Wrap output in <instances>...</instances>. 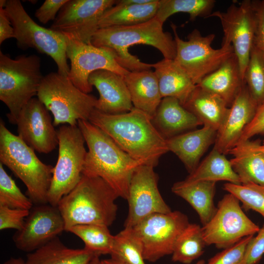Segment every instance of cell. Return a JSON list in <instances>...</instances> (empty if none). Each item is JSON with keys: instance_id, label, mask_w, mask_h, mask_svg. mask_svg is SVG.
Instances as JSON below:
<instances>
[{"instance_id": "obj_1", "label": "cell", "mask_w": 264, "mask_h": 264, "mask_svg": "<svg viewBox=\"0 0 264 264\" xmlns=\"http://www.w3.org/2000/svg\"><path fill=\"white\" fill-rule=\"evenodd\" d=\"M88 121L143 165L155 167L159 158L169 152L167 139L155 127L152 118L134 107L127 112L116 114L95 109Z\"/></svg>"}, {"instance_id": "obj_2", "label": "cell", "mask_w": 264, "mask_h": 264, "mask_svg": "<svg viewBox=\"0 0 264 264\" xmlns=\"http://www.w3.org/2000/svg\"><path fill=\"white\" fill-rule=\"evenodd\" d=\"M78 126L88 147L82 174L101 177L119 197L127 199L132 175L137 167L143 164L89 121L78 120Z\"/></svg>"}, {"instance_id": "obj_3", "label": "cell", "mask_w": 264, "mask_h": 264, "mask_svg": "<svg viewBox=\"0 0 264 264\" xmlns=\"http://www.w3.org/2000/svg\"><path fill=\"white\" fill-rule=\"evenodd\" d=\"M163 25L155 17L138 24L101 28L93 36L91 44L110 49L118 64L130 71L150 70L152 64L141 62L128 49L135 44L149 45L158 49L164 59L174 60L176 42L169 32L164 31Z\"/></svg>"}, {"instance_id": "obj_4", "label": "cell", "mask_w": 264, "mask_h": 264, "mask_svg": "<svg viewBox=\"0 0 264 264\" xmlns=\"http://www.w3.org/2000/svg\"><path fill=\"white\" fill-rule=\"evenodd\" d=\"M118 198L101 177L82 174L76 186L62 198L57 206L65 222V231L79 224L109 227L116 219Z\"/></svg>"}, {"instance_id": "obj_5", "label": "cell", "mask_w": 264, "mask_h": 264, "mask_svg": "<svg viewBox=\"0 0 264 264\" xmlns=\"http://www.w3.org/2000/svg\"><path fill=\"white\" fill-rule=\"evenodd\" d=\"M0 161L20 178L27 188L34 205L48 203L47 194L54 167L42 162L34 150L0 121Z\"/></svg>"}, {"instance_id": "obj_6", "label": "cell", "mask_w": 264, "mask_h": 264, "mask_svg": "<svg viewBox=\"0 0 264 264\" xmlns=\"http://www.w3.org/2000/svg\"><path fill=\"white\" fill-rule=\"evenodd\" d=\"M41 62L36 55L13 59L0 51V100L8 108L7 117L13 124L22 108L37 95L44 78Z\"/></svg>"}, {"instance_id": "obj_7", "label": "cell", "mask_w": 264, "mask_h": 264, "mask_svg": "<svg viewBox=\"0 0 264 264\" xmlns=\"http://www.w3.org/2000/svg\"><path fill=\"white\" fill-rule=\"evenodd\" d=\"M37 96L51 112L54 126L77 125L78 120L88 121L97 100L94 96L80 90L67 77L58 72L44 76Z\"/></svg>"}, {"instance_id": "obj_8", "label": "cell", "mask_w": 264, "mask_h": 264, "mask_svg": "<svg viewBox=\"0 0 264 264\" xmlns=\"http://www.w3.org/2000/svg\"><path fill=\"white\" fill-rule=\"evenodd\" d=\"M4 8L14 28L17 46L23 50L32 48L50 56L57 66V72L67 77L70 67L67 63V38L38 24L19 0H6Z\"/></svg>"}, {"instance_id": "obj_9", "label": "cell", "mask_w": 264, "mask_h": 264, "mask_svg": "<svg viewBox=\"0 0 264 264\" xmlns=\"http://www.w3.org/2000/svg\"><path fill=\"white\" fill-rule=\"evenodd\" d=\"M57 132L58 157L47 194L48 203L55 206L79 182L87 152L78 125H63Z\"/></svg>"}, {"instance_id": "obj_10", "label": "cell", "mask_w": 264, "mask_h": 264, "mask_svg": "<svg viewBox=\"0 0 264 264\" xmlns=\"http://www.w3.org/2000/svg\"><path fill=\"white\" fill-rule=\"evenodd\" d=\"M171 27L176 44L174 60L196 85L234 53L232 44H222L219 49L212 48L214 34L202 36L198 29H195L188 35L187 40L184 41L179 37L176 25L172 23Z\"/></svg>"}, {"instance_id": "obj_11", "label": "cell", "mask_w": 264, "mask_h": 264, "mask_svg": "<svg viewBox=\"0 0 264 264\" xmlns=\"http://www.w3.org/2000/svg\"><path fill=\"white\" fill-rule=\"evenodd\" d=\"M239 200L233 194H225L219 201L211 220L202 226L207 245L220 249L230 247L242 239L254 236L260 229L244 213Z\"/></svg>"}, {"instance_id": "obj_12", "label": "cell", "mask_w": 264, "mask_h": 264, "mask_svg": "<svg viewBox=\"0 0 264 264\" xmlns=\"http://www.w3.org/2000/svg\"><path fill=\"white\" fill-rule=\"evenodd\" d=\"M189 223L187 215L172 211L151 214L132 227L141 242L145 261L155 262L172 254L177 238Z\"/></svg>"}, {"instance_id": "obj_13", "label": "cell", "mask_w": 264, "mask_h": 264, "mask_svg": "<svg viewBox=\"0 0 264 264\" xmlns=\"http://www.w3.org/2000/svg\"><path fill=\"white\" fill-rule=\"evenodd\" d=\"M115 0H68L59 12L50 28L67 38L91 44L99 29L103 14Z\"/></svg>"}, {"instance_id": "obj_14", "label": "cell", "mask_w": 264, "mask_h": 264, "mask_svg": "<svg viewBox=\"0 0 264 264\" xmlns=\"http://www.w3.org/2000/svg\"><path fill=\"white\" fill-rule=\"evenodd\" d=\"M66 56L70 62L67 77L85 93L92 90L88 78L95 71L108 70L123 77L130 72L118 64L110 49L87 44L74 39L67 38Z\"/></svg>"}, {"instance_id": "obj_15", "label": "cell", "mask_w": 264, "mask_h": 264, "mask_svg": "<svg viewBox=\"0 0 264 264\" xmlns=\"http://www.w3.org/2000/svg\"><path fill=\"white\" fill-rule=\"evenodd\" d=\"M217 17L220 21L224 37L222 44H232L242 78L253 44L255 16L252 1L244 0L238 6L232 4L226 12L216 11L208 18Z\"/></svg>"}, {"instance_id": "obj_16", "label": "cell", "mask_w": 264, "mask_h": 264, "mask_svg": "<svg viewBox=\"0 0 264 264\" xmlns=\"http://www.w3.org/2000/svg\"><path fill=\"white\" fill-rule=\"evenodd\" d=\"M154 167L141 165L134 171L127 200L129 211L124 227L132 228L148 216L172 211L158 188V176Z\"/></svg>"}, {"instance_id": "obj_17", "label": "cell", "mask_w": 264, "mask_h": 264, "mask_svg": "<svg viewBox=\"0 0 264 264\" xmlns=\"http://www.w3.org/2000/svg\"><path fill=\"white\" fill-rule=\"evenodd\" d=\"M64 231L65 222L58 206L48 203L36 205L30 210L22 228L14 233L12 239L18 249L30 253Z\"/></svg>"}, {"instance_id": "obj_18", "label": "cell", "mask_w": 264, "mask_h": 264, "mask_svg": "<svg viewBox=\"0 0 264 264\" xmlns=\"http://www.w3.org/2000/svg\"><path fill=\"white\" fill-rule=\"evenodd\" d=\"M15 124L18 136L40 153H49L58 145L57 131L48 110L38 98H33L22 108Z\"/></svg>"}, {"instance_id": "obj_19", "label": "cell", "mask_w": 264, "mask_h": 264, "mask_svg": "<svg viewBox=\"0 0 264 264\" xmlns=\"http://www.w3.org/2000/svg\"><path fill=\"white\" fill-rule=\"evenodd\" d=\"M258 107L244 82L229 107L224 123L217 131L213 148L225 155L228 154L239 142L244 129L253 119Z\"/></svg>"}, {"instance_id": "obj_20", "label": "cell", "mask_w": 264, "mask_h": 264, "mask_svg": "<svg viewBox=\"0 0 264 264\" xmlns=\"http://www.w3.org/2000/svg\"><path fill=\"white\" fill-rule=\"evenodd\" d=\"M88 82L99 92L95 108L98 111L116 114L127 112L133 108L124 77L110 70L101 69L90 74Z\"/></svg>"}, {"instance_id": "obj_21", "label": "cell", "mask_w": 264, "mask_h": 264, "mask_svg": "<svg viewBox=\"0 0 264 264\" xmlns=\"http://www.w3.org/2000/svg\"><path fill=\"white\" fill-rule=\"evenodd\" d=\"M217 131L207 126L190 131L167 139L169 151L174 153L189 174L199 164L209 147L215 143Z\"/></svg>"}, {"instance_id": "obj_22", "label": "cell", "mask_w": 264, "mask_h": 264, "mask_svg": "<svg viewBox=\"0 0 264 264\" xmlns=\"http://www.w3.org/2000/svg\"><path fill=\"white\" fill-rule=\"evenodd\" d=\"M158 132L168 139L180 134L202 123L176 98H163L152 119Z\"/></svg>"}, {"instance_id": "obj_23", "label": "cell", "mask_w": 264, "mask_h": 264, "mask_svg": "<svg viewBox=\"0 0 264 264\" xmlns=\"http://www.w3.org/2000/svg\"><path fill=\"white\" fill-rule=\"evenodd\" d=\"M261 140L248 139L238 142L229 152L232 167L241 184L264 185V157L260 151Z\"/></svg>"}, {"instance_id": "obj_24", "label": "cell", "mask_w": 264, "mask_h": 264, "mask_svg": "<svg viewBox=\"0 0 264 264\" xmlns=\"http://www.w3.org/2000/svg\"><path fill=\"white\" fill-rule=\"evenodd\" d=\"M244 83L238 58L233 53L197 86L218 95L230 107Z\"/></svg>"}, {"instance_id": "obj_25", "label": "cell", "mask_w": 264, "mask_h": 264, "mask_svg": "<svg viewBox=\"0 0 264 264\" xmlns=\"http://www.w3.org/2000/svg\"><path fill=\"white\" fill-rule=\"evenodd\" d=\"M124 79L133 107L153 119L162 99L154 72L151 69L130 71Z\"/></svg>"}, {"instance_id": "obj_26", "label": "cell", "mask_w": 264, "mask_h": 264, "mask_svg": "<svg viewBox=\"0 0 264 264\" xmlns=\"http://www.w3.org/2000/svg\"><path fill=\"white\" fill-rule=\"evenodd\" d=\"M157 78L162 98H176L183 105L196 86L174 60L163 59L152 64Z\"/></svg>"}, {"instance_id": "obj_27", "label": "cell", "mask_w": 264, "mask_h": 264, "mask_svg": "<svg viewBox=\"0 0 264 264\" xmlns=\"http://www.w3.org/2000/svg\"><path fill=\"white\" fill-rule=\"evenodd\" d=\"M182 106L203 126L217 131L222 126L229 110L221 98L197 85Z\"/></svg>"}, {"instance_id": "obj_28", "label": "cell", "mask_w": 264, "mask_h": 264, "mask_svg": "<svg viewBox=\"0 0 264 264\" xmlns=\"http://www.w3.org/2000/svg\"><path fill=\"white\" fill-rule=\"evenodd\" d=\"M216 185L215 181L188 182L183 180L175 183L171 190L189 203L204 226L213 218L217 209L214 202Z\"/></svg>"}, {"instance_id": "obj_29", "label": "cell", "mask_w": 264, "mask_h": 264, "mask_svg": "<svg viewBox=\"0 0 264 264\" xmlns=\"http://www.w3.org/2000/svg\"><path fill=\"white\" fill-rule=\"evenodd\" d=\"M95 255L85 249L68 248L54 238L26 256L27 264H89Z\"/></svg>"}, {"instance_id": "obj_30", "label": "cell", "mask_w": 264, "mask_h": 264, "mask_svg": "<svg viewBox=\"0 0 264 264\" xmlns=\"http://www.w3.org/2000/svg\"><path fill=\"white\" fill-rule=\"evenodd\" d=\"M159 0L142 4L124 3L116 0L114 5L103 14L99 28L130 26L146 22L156 16Z\"/></svg>"}, {"instance_id": "obj_31", "label": "cell", "mask_w": 264, "mask_h": 264, "mask_svg": "<svg viewBox=\"0 0 264 264\" xmlns=\"http://www.w3.org/2000/svg\"><path fill=\"white\" fill-rule=\"evenodd\" d=\"M184 180L188 182L226 181L228 183L241 184L230 160L225 154L214 148Z\"/></svg>"}, {"instance_id": "obj_32", "label": "cell", "mask_w": 264, "mask_h": 264, "mask_svg": "<svg viewBox=\"0 0 264 264\" xmlns=\"http://www.w3.org/2000/svg\"><path fill=\"white\" fill-rule=\"evenodd\" d=\"M206 245L202 227L190 223L176 241L172 260L174 262L190 264L203 254Z\"/></svg>"}, {"instance_id": "obj_33", "label": "cell", "mask_w": 264, "mask_h": 264, "mask_svg": "<svg viewBox=\"0 0 264 264\" xmlns=\"http://www.w3.org/2000/svg\"><path fill=\"white\" fill-rule=\"evenodd\" d=\"M66 231L78 236L85 243V248L95 255L110 254L114 236L109 227L99 224H79L68 228Z\"/></svg>"}, {"instance_id": "obj_34", "label": "cell", "mask_w": 264, "mask_h": 264, "mask_svg": "<svg viewBox=\"0 0 264 264\" xmlns=\"http://www.w3.org/2000/svg\"><path fill=\"white\" fill-rule=\"evenodd\" d=\"M215 3L214 0H159L155 17L163 24L170 16L178 12L189 14L191 21L197 17L207 18Z\"/></svg>"}, {"instance_id": "obj_35", "label": "cell", "mask_w": 264, "mask_h": 264, "mask_svg": "<svg viewBox=\"0 0 264 264\" xmlns=\"http://www.w3.org/2000/svg\"><path fill=\"white\" fill-rule=\"evenodd\" d=\"M111 258L127 264H146L141 242L132 228H125L114 236Z\"/></svg>"}, {"instance_id": "obj_36", "label": "cell", "mask_w": 264, "mask_h": 264, "mask_svg": "<svg viewBox=\"0 0 264 264\" xmlns=\"http://www.w3.org/2000/svg\"><path fill=\"white\" fill-rule=\"evenodd\" d=\"M244 81L258 105L264 103V52L253 44Z\"/></svg>"}, {"instance_id": "obj_37", "label": "cell", "mask_w": 264, "mask_h": 264, "mask_svg": "<svg viewBox=\"0 0 264 264\" xmlns=\"http://www.w3.org/2000/svg\"><path fill=\"white\" fill-rule=\"evenodd\" d=\"M223 189L235 196L242 203L244 209L257 212L264 218V185L227 182L223 185Z\"/></svg>"}, {"instance_id": "obj_38", "label": "cell", "mask_w": 264, "mask_h": 264, "mask_svg": "<svg viewBox=\"0 0 264 264\" xmlns=\"http://www.w3.org/2000/svg\"><path fill=\"white\" fill-rule=\"evenodd\" d=\"M34 204L24 195L0 163V206L30 210Z\"/></svg>"}, {"instance_id": "obj_39", "label": "cell", "mask_w": 264, "mask_h": 264, "mask_svg": "<svg viewBox=\"0 0 264 264\" xmlns=\"http://www.w3.org/2000/svg\"><path fill=\"white\" fill-rule=\"evenodd\" d=\"M254 236L245 237L210 258L207 264H241L248 244Z\"/></svg>"}, {"instance_id": "obj_40", "label": "cell", "mask_w": 264, "mask_h": 264, "mask_svg": "<svg viewBox=\"0 0 264 264\" xmlns=\"http://www.w3.org/2000/svg\"><path fill=\"white\" fill-rule=\"evenodd\" d=\"M30 210L0 206V230H21Z\"/></svg>"}, {"instance_id": "obj_41", "label": "cell", "mask_w": 264, "mask_h": 264, "mask_svg": "<svg viewBox=\"0 0 264 264\" xmlns=\"http://www.w3.org/2000/svg\"><path fill=\"white\" fill-rule=\"evenodd\" d=\"M264 254V223L246 247L241 264H257Z\"/></svg>"}, {"instance_id": "obj_42", "label": "cell", "mask_w": 264, "mask_h": 264, "mask_svg": "<svg viewBox=\"0 0 264 264\" xmlns=\"http://www.w3.org/2000/svg\"><path fill=\"white\" fill-rule=\"evenodd\" d=\"M68 0H45L36 10L35 15L42 23L54 21L61 9Z\"/></svg>"}, {"instance_id": "obj_43", "label": "cell", "mask_w": 264, "mask_h": 264, "mask_svg": "<svg viewBox=\"0 0 264 264\" xmlns=\"http://www.w3.org/2000/svg\"><path fill=\"white\" fill-rule=\"evenodd\" d=\"M252 1L255 16L253 44L264 52V0Z\"/></svg>"}, {"instance_id": "obj_44", "label": "cell", "mask_w": 264, "mask_h": 264, "mask_svg": "<svg viewBox=\"0 0 264 264\" xmlns=\"http://www.w3.org/2000/svg\"><path fill=\"white\" fill-rule=\"evenodd\" d=\"M259 134H264V103L258 107L253 119L244 129L239 142Z\"/></svg>"}, {"instance_id": "obj_45", "label": "cell", "mask_w": 264, "mask_h": 264, "mask_svg": "<svg viewBox=\"0 0 264 264\" xmlns=\"http://www.w3.org/2000/svg\"><path fill=\"white\" fill-rule=\"evenodd\" d=\"M12 38H15L14 28L4 7L0 6V44Z\"/></svg>"}, {"instance_id": "obj_46", "label": "cell", "mask_w": 264, "mask_h": 264, "mask_svg": "<svg viewBox=\"0 0 264 264\" xmlns=\"http://www.w3.org/2000/svg\"><path fill=\"white\" fill-rule=\"evenodd\" d=\"M2 264H27L25 261L21 258H11Z\"/></svg>"}, {"instance_id": "obj_47", "label": "cell", "mask_w": 264, "mask_h": 264, "mask_svg": "<svg viewBox=\"0 0 264 264\" xmlns=\"http://www.w3.org/2000/svg\"><path fill=\"white\" fill-rule=\"evenodd\" d=\"M102 264H127L120 261L114 260L112 258L102 260Z\"/></svg>"}, {"instance_id": "obj_48", "label": "cell", "mask_w": 264, "mask_h": 264, "mask_svg": "<svg viewBox=\"0 0 264 264\" xmlns=\"http://www.w3.org/2000/svg\"><path fill=\"white\" fill-rule=\"evenodd\" d=\"M89 264H102V263L99 259V256L95 255Z\"/></svg>"}, {"instance_id": "obj_49", "label": "cell", "mask_w": 264, "mask_h": 264, "mask_svg": "<svg viewBox=\"0 0 264 264\" xmlns=\"http://www.w3.org/2000/svg\"><path fill=\"white\" fill-rule=\"evenodd\" d=\"M259 149L264 157V140L263 141V142L261 143L260 145L259 146Z\"/></svg>"}, {"instance_id": "obj_50", "label": "cell", "mask_w": 264, "mask_h": 264, "mask_svg": "<svg viewBox=\"0 0 264 264\" xmlns=\"http://www.w3.org/2000/svg\"><path fill=\"white\" fill-rule=\"evenodd\" d=\"M196 264H205V263L204 260H200L198 261Z\"/></svg>"}]
</instances>
